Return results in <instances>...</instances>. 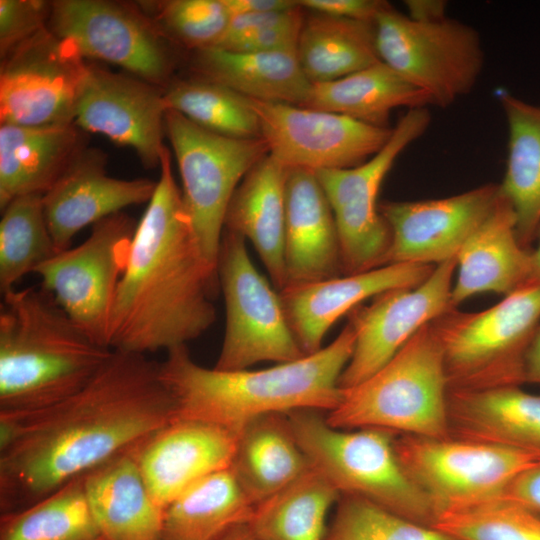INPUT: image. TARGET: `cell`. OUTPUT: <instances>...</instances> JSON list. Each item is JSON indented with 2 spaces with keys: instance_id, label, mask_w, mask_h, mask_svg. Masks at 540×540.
<instances>
[{
  "instance_id": "obj_21",
  "label": "cell",
  "mask_w": 540,
  "mask_h": 540,
  "mask_svg": "<svg viewBox=\"0 0 540 540\" xmlns=\"http://www.w3.org/2000/svg\"><path fill=\"white\" fill-rule=\"evenodd\" d=\"M237 435L220 426L174 418L134 447L143 480L165 508L189 486L232 464Z\"/></svg>"
},
{
  "instance_id": "obj_23",
  "label": "cell",
  "mask_w": 540,
  "mask_h": 540,
  "mask_svg": "<svg viewBox=\"0 0 540 540\" xmlns=\"http://www.w3.org/2000/svg\"><path fill=\"white\" fill-rule=\"evenodd\" d=\"M284 263L285 287L343 275L332 209L315 172L305 168H287Z\"/></svg>"
},
{
  "instance_id": "obj_17",
  "label": "cell",
  "mask_w": 540,
  "mask_h": 540,
  "mask_svg": "<svg viewBox=\"0 0 540 540\" xmlns=\"http://www.w3.org/2000/svg\"><path fill=\"white\" fill-rule=\"evenodd\" d=\"M456 259L436 265L413 288L393 289L374 297L368 306L349 312L355 332L352 356L339 379L348 389L381 369L425 325L454 309L451 305Z\"/></svg>"
},
{
  "instance_id": "obj_33",
  "label": "cell",
  "mask_w": 540,
  "mask_h": 540,
  "mask_svg": "<svg viewBox=\"0 0 540 540\" xmlns=\"http://www.w3.org/2000/svg\"><path fill=\"white\" fill-rule=\"evenodd\" d=\"M431 104L428 96L383 62L339 78L312 85L303 107L341 114L358 121L389 127L391 112Z\"/></svg>"
},
{
  "instance_id": "obj_2",
  "label": "cell",
  "mask_w": 540,
  "mask_h": 540,
  "mask_svg": "<svg viewBox=\"0 0 540 540\" xmlns=\"http://www.w3.org/2000/svg\"><path fill=\"white\" fill-rule=\"evenodd\" d=\"M153 196L116 292L109 347L139 354L187 346L216 320L217 267L205 257L165 148Z\"/></svg>"
},
{
  "instance_id": "obj_14",
  "label": "cell",
  "mask_w": 540,
  "mask_h": 540,
  "mask_svg": "<svg viewBox=\"0 0 540 540\" xmlns=\"http://www.w3.org/2000/svg\"><path fill=\"white\" fill-rule=\"evenodd\" d=\"M87 69L71 40L41 30L1 59V124H73Z\"/></svg>"
},
{
  "instance_id": "obj_12",
  "label": "cell",
  "mask_w": 540,
  "mask_h": 540,
  "mask_svg": "<svg viewBox=\"0 0 540 540\" xmlns=\"http://www.w3.org/2000/svg\"><path fill=\"white\" fill-rule=\"evenodd\" d=\"M430 122L426 107L408 109L387 143L364 163L314 171L334 215L343 275L384 266L391 232L377 206L379 190L398 156L424 134Z\"/></svg>"
},
{
  "instance_id": "obj_37",
  "label": "cell",
  "mask_w": 540,
  "mask_h": 540,
  "mask_svg": "<svg viewBox=\"0 0 540 540\" xmlns=\"http://www.w3.org/2000/svg\"><path fill=\"white\" fill-rule=\"evenodd\" d=\"M168 110L197 126L232 138H260L258 117L248 98L201 77L170 80L163 88Z\"/></svg>"
},
{
  "instance_id": "obj_27",
  "label": "cell",
  "mask_w": 540,
  "mask_h": 540,
  "mask_svg": "<svg viewBox=\"0 0 540 540\" xmlns=\"http://www.w3.org/2000/svg\"><path fill=\"white\" fill-rule=\"evenodd\" d=\"M89 505L105 540H159L164 508L149 492L134 454L123 452L84 475Z\"/></svg>"
},
{
  "instance_id": "obj_7",
  "label": "cell",
  "mask_w": 540,
  "mask_h": 540,
  "mask_svg": "<svg viewBox=\"0 0 540 540\" xmlns=\"http://www.w3.org/2000/svg\"><path fill=\"white\" fill-rule=\"evenodd\" d=\"M540 324V280L528 281L480 312H445L431 326L442 348L449 391L525 383V357Z\"/></svg>"
},
{
  "instance_id": "obj_45",
  "label": "cell",
  "mask_w": 540,
  "mask_h": 540,
  "mask_svg": "<svg viewBox=\"0 0 540 540\" xmlns=\"http://www.w3.org/2000/svg\"><path fill=\"white\" fill-rule=\"evenodd\" d=\"M497 499L516 504L540 518V462L517 475Z\"/></svg>"
},
{
  "instance_id": "obj_8",
  "label": "cell",
  "mask_w": 540,
  "mask_h": 540,
  "mask_svg": "<svg viewBox=\"0 0 540 540\" xmlns=\"http://www.w3.org/2000/svg\"><path fill=\"white\" fill-rule=\"evenodd\" d=\"M381 62L425 93L430 103L447 107L476 85L484 64L479 33L460 21H416L391 5L375 22Z\"/></svg>"
},
{
  "instance_id": "obj_11",
  "label": "cell",
  "mask_w": 540,
  "mask_h": 540,
  "mask_svg": "<svg viewBox=\"0 0 540 540\" xmlns=\"http://www.w3.org/2000/svg\"><path fill=\"white\" fill-rule=\"evenodd\" d=\"M217 275L225 334L214 368L242 370L259 362L287 363L306 356L286 320L279 293L253 265L241 235L223 230Z\"/></svg>"
},
{
  "instance_id": "obj_25",
  "label": "cell",
  "mask_w": 540,
  "mask_h": 540,
  "mask_svg": "<svg viewBox=\"0 0 540 540\" xmlns=\"http://www.w3.org/2000/svg\"><path fill=\"white\" fill-rule=\"evenodd\" d=\"M75 123L56 126H0V209L13 199L44 195L84 148Z\"/></svg>"
},
{
  "instance_id": "obj_50",
  "label": "cell",
  "mask_w": 540,
  "mask_h": 540,
  "mask_svg": "<svg viewBox=\"0 0 540 540\" xmlns=\"http://www.w3.org/2000/svg\"><path fill=\"white\" fill-rule=\"evenodd\" d=\"M537 237V247L531 251V273L529 281L540 280V228Z\"/></svg>"
},
{
  "instance_id": "obj_9",
  "label": "cell",
  "mask_w": 540,
  "mask_h": 540,
  "mask_svg": "<svg viewBox=\"0 0 540 540\" xmlns=\"http://www.w3.org/2000/svg\"><path fill=\"white\" fill-rule=\"evenodd\" d=\"M165 133L182 181V199L207 260L217 267L229 202L246 174L269 154L260 138H232L205 130L168 110Z\"/></svg>"
},
{
  "instance_id": "obj_29",
  "label": "cell",
  "mask_w": 540,
  "mask_h": 540,
  "mask_svg": "<svg viewBox=\"0 0 540 540\" xmlns=\"http://www.w3.org/2000/svg\"><path fill=\"white\" fill-rule=\"evenodd\" d=\"M192 66L199 77L263 102L303 107L313 85L296 52L245 53L213 47L195 51Z\"/></svg>"
},
{
  "instance_id": "obj_49",
  "label": "cell",
  "mask_w": 540,
  "mask_h": 540,
  "mask_svg": "<svg viewBox=\"0 0 540 540\" xmlns=\"http://www.w3.org/2000/svg\"><path fill=\"white\" fill-rule=\"evenodd\" d=\"M221 540H259L248 524H239L231 528Z\"/></svg>"
},
{
  "instance_id": "obj_6",
  "label": "cell",
  "mask_w": 540,
  "mask_h": 540,
  "mask_svg": "<svg viewBox=\"0 0 540 540\" xmlns=\"http://www.w3.org/2000/svg\"><path fill=\"white\" fill-rule=\"evenodd\" d=\"M320 412L286 414L311 466L341 495L357 496L417 523L434 526L437 514L433 505L398 458V434L381 428H334Z\"/></svg>"
},
{
  "instance_id": "obj_41",
  "label": "cell",
  "mask_w": 540,
  "mask_h": 540,
  "mask_svg": "<svg viewBox=\"0 0 540 540\" xmlns=\"http://www.w3.org/2000/svg\"><path fill=\"white\" fill-rule=\"evenodd\" d=\"M433 527L458 540H540V518L502 499L444 512Z\"/></svg>"
},
{
  "instance_id": "obj_22",
  "label": "cell",
  "mask_w": 540,
  "mask_h": 540,
  "mask_svg": "<svg viewBox=\"0 0 540 540\" xmlns=\"http://www.w3.org/2000/svg\"><path fill=\"white\" fill-rule=\"evenodd\" d=\"M435 266L396 263L366 272L288 286L279 291L288 325L305 355L322 349L331 326L362 301L383 292L413 288L424 282Z\"/></svg>"
},
{
  "instance_id": "obj_36",
  "label": "cell",
  "mask_w": 540,
  "mask_h": 540,
  "mask_svg": "<svg viewBox=\"0 0 540 540\" xmlns=\"http://www.w3.org/2000/svg\"><path fill=\"white\" fill-rule=\"evenodd\" d=\"M100 536L84 475L24 509L1 513L0 540H96Z\"/></svg>"
},
{
  "instance_id": "obj_13",
  "label": "cell",
  "mask_w": 540,
  "mask_h": 540,
  "mask_svg": "<svg viewBox=\"0 0 540 540\" xmlns=\"http://www.w3.org/2000/svg\"><path fill=\"white\" fill-rule=\"evenodd\" d=\"M136 226L124 212L109 216L94 224L81 244L56 253L34 272L80 329L107 348L112 308Z\"/></svg>"
},
{
  "instance_id": "obj_30",
  "label": "cell",
  "mask_w": 540,
  "mask_h": 540,
  "mask_svg": "<svg viewBox=\"0 0 540 540\" xmlns=\"http://www.w3.org/2000/svg\"><path fill=\"white\" fill-rule=\"evenodd\" d=\"M311 467L286 414L257 417L237 434L230 469L255 506Z\"/></svg>"
},
{
  "instance_id": "obj_28",
  "label": "cell",
  "mask_w": 540,
  "mask_h": 540,
  "mask_svg": "<svg viewBox=\"0 0 540 540\" xmlns=\"http://www.w3.org/2000/svg\"><path fill=\"white\" fill-rule=\"evenodd\" d=\"M287 168L270 154L263 157L235 190L224 229L250 240L277 292L285 287V185Z\"/></svg>"
},
{
  "instance_id": "obj_15",
  "label": "cell",
  "mask_w": 540,
  "mask_h": 540,
  "mask_svg": "<svg viewBox=\"0 0 540 540\" xmlns=\"http://www.w3.org/2000/svg\"><path fill=\"white\" fill-rule=\"evenodd\" d=\"M48 29L71 40L86 59L117 65L163 88L172 53L139 4L111 0L51 1Z\"/></svg>"
},
{
  "instance_id": "obj_42",
  "label": "cell",
  "mask_w": 540,
  "mask_h": 540,
  "mask_svg": "<svg viewBox=\"0 0 540 540\" xmlns=\"http://www.w3.org/2000/svg\"><path fill=\"white\" fill-rule=\"evenodd\" d=\"M51 1L0 0L1 59L48 27Z\"/></svg>"
},
{
  "instance_id": "obj_38",
  "label": "cell",
  "mask_w": 540,
  "mask_h": 540,
  "mask_svg": "<svg viewBox=\"0 0 540 540\" xmlns=\"http://www.w3.org/2000/svg\"><path fill=\"white\" fill-rule=\"evenodd\" d=\"M43 195L13 199L1 209L0 291L3 294L58 253L43 209Z\"/></svg>"
},
{
  "instance_id": "obj_46",
  "label": "cell",
  "mask_w": 540,
  "mask_h": 540,
  "mask_svg": "<svg viewBox=\"0 0 540 540\" xmlns=\"http://www.w3.org/2000/svg\"><path fill=\"white\" fill-rule=\"evenodd\" d=\"M231 14H262L281 12L299 7L292 0H224Z\"/></svg>"
},
{
  "instance_id": "obj_43",
  "label": "cell",
  "mask_w": 540,
  "mask_h": 540,
  "mask_svg": "<svg viewBox=\"0 0 540 540\" xmlns=\"http://www.w3.org/2000/svg\"><path fill=\"white\" fill-rule=\"evenodd\" d=\"M301 8L281 22L239 38L224 50L245 53L296 52L304 20Z\"/></svg>"
},
{
  "instance_id": "obj_16",
  "label": "cell",
  "mask_w": 540,
  "mask_h": 540,
  "mask_svg": "<svg viewBox=\"0 0 540 540\" xmlns=\"http://www.w3.org/2000/svg\"><path fill=\"white\" fill-rule=\"evenodd\" d=\"M269 154L286 168L347 169L375 155L393 128L327 111L249 99Z\"/></svg>"
},
{
  "instance_id": "obj_39",
  "label": "cell",
  "mask_w": 540,
  "mask_h": 540,
  "mask_svg": "<svg viewBox=\"0 0 540 540\" xmlns=\"http://www.w3.org/2000/svg\"><path fill=\"white\" fill-rule=\"evenodd\" d=\"M139 6L167 41L195 51L216 47L231 18L224 0H167Z\"/></svg>"
},
{
  "instance_id": "obj_44",
  "label": "cell",
  "mask_w": 540,
  "mask_h": 540,
  "mask_svg": "<svg viewBox=\"0 0 540 540\" xmlns=\"http://www.w3.org/2000/svg\"><path fill=\"white\" fill-rule=\"evenodd\" d=\"M298 4L316 13L372 23L390 5L381 0H300Z\"/></svg>"
},
{
  "instance_id": "obj_47",
  "label": "cell",
  "mask_w": 540,
  "mask_h": 540,
  "mask_svg": "<svg viewBox=\"0 0 540 540\" xmlns=\"http://www.w3.org/2000/svg\"><path fill=\"white\" fill-rule=\"evenodd\" d=\"M408 17L421 22H433L446 18L447 4L441 0H407Z\"/></svg>"
},
{
  "instance_id": "obj_10",
  "label": "cell",
  "mask_w": 540,
  "mask_h": 540,
  "mask_svg": "<svg viewBox=\"0 0 540 540\" xmlns=\"http://www.w3.org/2000/svg\"><path fill=\"white\" fill-rule=\"evenodd\" d=\"M395 449L437 519L444 512L499 498L517 475L540 462L538 453L454 437L398 434Z\"/></svg>"
},
{
  "instance_id": "obj_32",
  "label": "cell",
  "mask_w": 540,
  "mask_h": 540,
  "mask_svg": "<svg viewBox=\"0 0 540 540\" xmlns=\"http://www.w3.org/2000/svg\"><path fill=\"white\" fill-rule=\"evenodd\" d=\"M500 102L509 130L508 160L501 194L516 216V233L523 247L540 228V106L502 93Z\"/></svg>"
},
{
  "instance_id": "obj_31",
  "label": "cell",
  "mask_w": 540,
  "mask_h": 540,
  "mask_svg": "<svg viewBox=\"0 0 540 540\" xmlns=\"http://www.w3.org/2000/svg\"><path fill=\"white\" fill-rule=\"evenodd\" d=\"M254 508L230 468L215 472L164 508L159 540H221L234 526L248 524Z\"/></svg>"
},
{
  "instance_id": "obj_26",
  "label": "cell",
  "mask_w": 540,
  "mask_h": 540,
  "mask_svg": "<svg viewBox=\"0 0 540 540\" xmlns=\"http://www.w3.org/2000/svg\"><path fill=\"white\" fill-rule=\"evenodd\" d=\"M450 437L540 454V394L520 386L449 391Z\"/></svg>"
},
{
  "instance_id": "obj_1",
  "label": "cell",
  "mask_w": 540,
  "mask_h": 540,
  "mask_svg": "<svg viewBox=\"0 0 540 540\" xmlns=\"http://www.w3.org/2000/svg\"><path fill=\"white\" fill-rule=\"evenodd\" d=\"M175 418L159 363L113 350L93 379L41 410L0 413V510L24 509Z\"/></svg>"
},
{
  "instance_id": "obj_5",
  "label": "cell",
  "mask_w": 540,
  "mask_h": 540,
  "mask_svg": "<svg viewBox=\"0 0 540 540\" xmlns=\"http://www.w3.org/2000/svg\"><path fill=\"white\" fill-rule=\"evenodd\" d=\"M342 390L340 403L325 417L334 428L450 437L449 387L442 348L431 323L372 376Z\"/></svg>"
},
{
  "instance_id": "obj_20",
  "label": "cell",
  "mask_w": 540,
  "mask_h": 540,
  "mask_svg": "<svg viewBox=\"0 0 540 540\" xmlns=\"http://www.w3.org/2000/svg\"><path fill=\"white\" fill-rule=\"evenodd\" d=\"M106 162L101 150L84 147L43 195L45 219L58 252L71 247L84 227L148 203L153 196L157 181L112 177Z\"/></svg>"
},
{
  "instance_id": "obj_48",
  "label": "cell",
  "mask_w": 540,
  "mask_h": 540,
  "mask_svg": "<svg viewBox=\"0 0 540 540\" xmlns=\"http://www.w3.org/2000/svg\"><path fill=\"white\" fill-rule=\"evenodd\" d=\"M525 383L540 384V324L525 357Z\"/></svg>"
},
{
  "instance_id": "obj_51",
  "label": "cell",
  "mask_w": 540,
  "mask_h": 540,
  "mask_svg": "<svg viewBox=\"0 0 540 540\" xmlns=\"http://www.w3.org/2000/svg\"><path fill=\"white\" fill-rule=\"evenodd\" d=\"M96 540H105L102 536H100L98 539Z\"/></svg>"
},
{
  "instance_id": "obj_24",
  "label": "cell",
  "mask_w": 540,
  "mask_h": 540,
  "mask_svg": "<svg viewBox=\"0 0 540 540\" xmlns=\"http://www.w3.org/2000/svg\"><path fill=\"white\" fill-rule=\"evenodd\" d=\"M456 270L451 293L453 308L481 293L506 296L529 281L531 250L519 242L515 212L501 192L460 249Z\"/></svg>"
},
{
  "instance_id": "obj_19",
  "label": "cell",
  "mask_w": 540,
  "mask_h": 540,
  "mask_svg": "<svg viewBox=\"0 0 540 540\" xmlns=\"http://www.w3.org/2000/svg\"><path fill=\"white\" fill-rule=\"evenodd\" d=\"M499 195V185L486 184L446 198L381 204L379 212L391 232L384 266L396 263L436 266L456 259Z\"/></svg>"
},
{
  "instance_id": "obj_40",
  "label": "cell",
  "mask_w": 540,
  "mask_h": 540,
  "mask_svg": "<svg viewBox=\"0 0 540 540\" xmlns=\"http://www.w3.org/2000/svg\"><path fill=\"white\" fill-rule=\"evenodd\" d=\"M324 540H458L363 498L341 495Z\"/></svg>"
},
{
  "instance_id": "obj_34",
  "label": "cell",
  "mask_w": 540,
  "mask_h": 540,
  "mask_svg": "<svg viewBox=\"0 0 540 540\" xmlns=\"http://www.w3.org/2000/svg\"><path fill=\"white\" fill-rule=\"evenodd\" d=\"M296 54L312 84L334 81L381 61L374 23L316 12L303 20Z\"/></svg>"
},
{
  "instance_id": "obj_3",
  "label": "cell",
  "mask_w": 540,
  "mask_h": 540,
  "mask_svg": "<svg viewBox=\"0 0 540 540\" xmlns=\"http://www.w3.org/2000/svg\"><path fill=\"white\" fill-rule=\"evenodd\" d=\"M350 319L328 346L296 361L262 370H219L196 363L187 346L167 351L159 363L175 417L220 426L236 435L251 420L298 410L328 412L338 406L339 379L355 346Z\"/></svg>"
},
{
  "instance_id": "obj_18",
  "label": "cell",
  "mask_w": 540,
  "mask_h": 540,
  "mask_svg": "<svg viewBox=\"0 0 540 540\" xmlns=\"http://www.w3.org/2000/svg\"><path fill=\"white\" fill-rule=\"evenodd\" d=\"M168 111L163 89L88 62L74 123L132 148L147 168L160 167Z\"/></svg>"
},
{
  "instance_id": "obj_35",
  "label": "cell",
  "mask_w": 540,
  "mask_h": 540,
  "mask_svg": "<svg viewBox=\"0 0 540 540\" xmlns=\"http://www.w3.org/2000/svg\"><path fill=\"white\" fill-rule=\"evenodd\" d=\"M340 497L338 489L311 467L257 504L248 526L259 540H324L328 512Z\"/></svg>"
},
{
  "instance_id": "obj_4",
  "label": "cell",
  "mask_w": 540,
  "mask_h": 540,
  "mask_svg": "<svg viewBox=\"0 0 540 540\" xmlns=\"http://www.w3.org/2000/svg\"><path fill=\"white\" fill-rule=\"evenodd\" d=\"M111 353L83 332L42 287L3 294L0 413H30L72 396L93 379Z\"/></svg>"
}]
</instances>
